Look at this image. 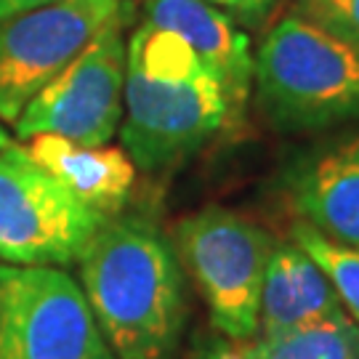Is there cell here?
<instances>
[{"label": "cell", "mask_w": 359, "mask_h": 359, "mask_svg": "<svg viewBox=\"0 0 359 359\" xmlns=\"http://www.w3.org/2000/svg\"><path fill=\"white\" fill-rule=\"evenodd\" d=\"M208 359H359V325L338 314L293 333L231 341Z\"/></svg>", "instance_id": "4fadbf2b"}, {"label": "cell", "mask_w": 359, "mask_h": 359, "mask_svg": "<svg viewBox=\"0 0 359 359\" xmlns=\"http://www.w3.org/2000/svg\"><path fill=\"white\" fill-rule=\"evenodd\" d=\"M27 152L102 218L117 216L136 184V165L120 147H86L59 136H32Z\"/></svg>", "instance_id": "7c38bea8"}, {"label": "cell", "mask_w": 359, "mask_h": 359, "mask_svg": "<svg viewBox=\"0 0 359 359\" xmlns=\"http://www.w3.org/2000/svg\"><path fill=\"white\" fill-rule=\"evenodd\" d=\"M277 189L295 221L359 250V126L295 149Z\"/></svg>", "instance_id": "9c48e42d"}, {"label": "cell", "mask_w": 359, "mask_h": 359, "mask_svg": "<svg viewBox=\"0 0 359 359\" xmlns=\"http://www.w3.org/2000/svg\"><path fill=\"white\" fill-rule=\"evenodd\" d=\"M128 19L102 29L83 53L53 77L19 115L16 136H59L67 142L102 147L123 123Z\"/></svg>", "instance_id": "ba28073f"}, {"label": "cell", "mask_w": 359, "mask_h": 359, "mask_svg": "<svg viewBox=\"0 0 359 359\" xmlns=\"http://www.w3.org/2000/svg\"><path fill=\"white\" fill-rule=\"evenodd\" d=\"M8 144H11V136H8V130L0 126V149H6Z\"/></svg>", "instance_id": "ac0fdd59"}, {"label": "cell", "mask_w": 359, "mask_h": 359, "mask_svg": "<svg viewBox=\"0 0 359 359\" xmlns=\"http://www.w3.org/2000/svg\"><path fill=\"white\" fill-rule=\"evenodd\" d=\"M128 16L126 0H53L0 22V120L16 123L90 40Z\"/></svg>", "instance_id": "52a82bcc"}, {"label": "cell", "mask_w": 359, "mask_h": 359, "mask_svg": "<svg viewBox=\"0 0 359 359\" xmlns=\"http://www.w3.org/2000/svg\"><path fill=\"white\" fill-rule=\"evenodd\" d=\"M144 22L187 40L224 90L231 123L243 117L253 86V51L250 38L226 13L208 0H149Z\"/></svg>", "instance_id": "30bf717a"}, {"label": "cell", "mask_w": 359, "mask_h": 359, "mask_svg": "<svg viewBox=\"0 0 359 359\" xmlns=\"http://www.w3.org/2000/svg\"><path fill=\"white\" fill-rule=\"evenodd\" d=\"M0 359L117 357L72 274L0 264Z\"/></svg>", "instance_id": "5b68a950"}, {"label": "cell", "mask_w": 359, "mask_h": 359, "mask_svg": "<svg viewBox=\"0 0 359 359\" xmlns=\"http://www.w3.org/2000/svg\"><path fill=\"white\" fill-rule=\"evenodd\" d=\"M298 13L359 53V0H298Z\"/></svg>", "instance_id": "9a60e30c"}, {"label": "cell", "mask_w": 359, "mask_h": 359, "mask_svg": "<svg viewBox=\"0 0 359 359\" xmlns=\"http://www.w3.org/2000/svg\"><path fill=\"white\" fill-rule=\"evenodd\" d=\"M80 287L117 359H163L189 304L176 245L142 216H109L77 258Z\"/></svg>", "instance_id": "6da1fadb"}, {"label": "cell", "mask_w": 359, "mask_h": 359, "mask_svg": "<svg viewBox=\"0 0 359 359\" xmlns=\"http://www.w3.org/2000/svg\"><path fill=\"white\" fill-rule=\"evenodd\" d=\"M48 3H53V0H0V22L25 11H32V8H40V6H48Z\"/></svg>", "instance_id": "e0dca14e"}, {"label": "cell", "mask_w": 359, "mask_h": 359, "mask_svg": "<svg viewBox=\"0 0 359 359\" xmlns=\"http://www.w3.org/2000/svg\"><path fill=\"white\" fill-rule=\"evenodd\" d=\"M290 243H295L301 250H306L309 258L325 271L330 280L341 306L351 320L359 325V250L351 245L335 243L325 237L322 231L311 229L309 224L293 221L290 226Z\"/></svg>", "instance_id": "5bb4252c"}, {"label": "cell", "mask_w": 359, "mask_h": 359, "mask_svg": "<svg viewBox=\"0 0 359 359\" xmlns=\"http://www.w3.org/2000/svg\"><path fill=\"white\" fill-rule=\"evenodd\" d=\"M104 218L32 160L27 147L0 149V261L16 266L75 264Z\"/></svg>", "instance_id": "8992f818"}, {"label": "cell", "mask_w": 359, "mask_h": 359, "mask_svg": "<svg viewBox=\"0 0 359 359\" xmlns=\"http://www.w3.org/2000/svg\"><path fill=\"white\" fill-rule=\"evenodd\" d=\"M346 314L325 271L295 243H277L261 287L258 335L293 333Z\"/></svg>", "instance_id": "8fae6325"}, {"label": "cell", "mask_w": 359, "mask_h": 359, "mask_svg": "<svg viewBox=\"0 0 359 359\" xmlns=\"http://www.w3.org/2000/svg\"><path fill=\"white\" fill-rule=\"evenodd\" d=\"M208 3H213L216 8H226V11L234 13H245V16H256V13H261L269 6L271 0H208Z\"/></svg>", "instance_id": "2e32d148"}, {"label": "cell", "mask_w": 359, "mask_h": 359, "mask_svg": "<svg viewBox=\"0 0 359 359\" xmlns=\"http://www.w3.org/2000/svg\"><path fill=\"white\" fill-rule=\"evenodd\" d=\"M253 86L280 133H320L359 120V53L298 11L261 40Z\"/></svg>", "instance_id": "3957f363"}, {"label": "cell", "mask_w": 359, "mask_h": 359, "mask_svg": "<svg viewBox=\"0 0 359 359\" xmlns=\"http://www.w3.org/2000/svg\"><path fill=\"white\" fill-rule=\"evenodd\" d=\"M261 224L224 205H208L176 226V250L203 295L210 322L229 341L258 335L264 271L274 250Z\"/></svg>", "instance_id": "277c9868"}, {"label": "cell", "mask_w": 359, "mask_h": 359, "mask_svg": "<svg viewBox=\"0 0 359 359\" xmlns=\"http://www.w3.org/2000/svg\"><path fill=\"white\" fill-rule=\"evenodd\" d=\"M231 126L229 104L187 40L149 22L126 46L120 139L133 165L163 173Z\"/></svg>", "instance_id": "7a4b0ae2"}]
</instances>
